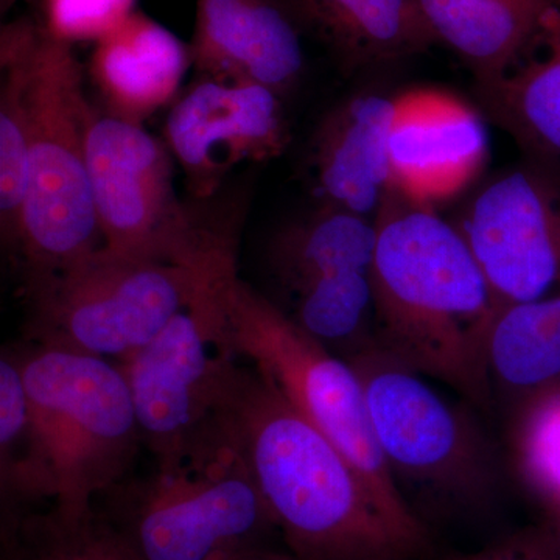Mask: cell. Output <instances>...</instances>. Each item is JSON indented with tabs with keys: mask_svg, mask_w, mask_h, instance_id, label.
Returning a JSON list of instances; mask_svg holds the SVG:
<instances>
[{
	"mask_svg": "<svg viewBox=\"0 0 560 560\" xmlns=\"http://www.w3.org/2000/svg\"><path fill=\"white\" fill-rule=\"evenodd\" d=\"M467 560H559L555 552L539 547H511Z\"/></svg>",
	"mask_w": 560,
	"mask_h": 560,
	"instance_id": "obj_28",
	"label": "cell"
},
{
	"mask_svg": "<svg viewBox=\"0 0 560 560\" xmlns=\"http://www.w3.org/2000/svg\"><path fill=\"white\" fill-rule=\"evenodd\" d=\"M13 560H139L110 518L61 514L51 510L21 522Z\"/></svg>",
	"mask_w": 560,
	"mask_h": 560,
	"instance_id": "obj_24",
	"label": "cell"
},
{
	"mask_svg": "<svg viewBox=\"0 0 560 560\" xmlns=\"http://www.w3.org/2000/svg\"><path fill=\"white\" fill-rule=\"evenodd\" d=\"M230 560H300L296 558H287V556L275 555V552H268L260 550V548H256V550H250L243 552V555L237 556V558Z\"/></svg>",
	"mask_w": 560,
	"mask_h": 560,
	"instance_id": "obj_29",
	"label": "cell"
},
{
	"mask_svg": "<svg viewBox=\"0 0 560 560\" xmlns=\"http://www.w3.org/2000/svg\"><path fill=\"white\" fill-rule=\"evenodd\" d=\"M377 342L394 359L485 407L495 298L458 226L390 189L374 217Z\"/></svg>",
	"mask_w": 560,
	"mask_h": 560,
	"instance_id": "obj_2",
	"label": "cell"
},
{
	"mask_svg": "<svg viewBox=\"0 0 560 560\" xmlns=\"http://www.w3.org/2000/svg\"><path fill=\"white\" fill-rule=\"evenodd\" d=\"M481 108L528 158L560 164V5L533 49L497 79L477 83Z\"/></svg>",
	"mask_w": 560,
	"mask_h": 560,
	"instance_id": "obj_19",
	"label": "cell"
},
{
	"mask_svg": "<svg viewBox=\"0 0 560 560\" xmlns=\"http://www.w3.org/2000/svg\"><path fill=\"white\" fill-rule=\"evenodd\" d=\"M234 267H194L101 248L28 287L32 340L120 363Z\"/></svg>",
	"mask_w": 560,
	"mask_h": 560,
	"instance_id": "obj_6",
	"label": "cell"
},
{
	"mask_svg": "<svg viewBox=\"0 0 560 560\" xmlns=\"http://www.w3.org/2000/svg\"><path fill=\"white\" fill-rule=\"evenodd\" d=\"M455 224L499 307L560 293V164L528 158L486 184Z\"/></svg>",
	"mask_w": 560,
	"mask_h": 560,
	"instance_id": "obj_11",
	"label": "cell"
},
{
	"mask_svg": "<svg viewBox=\"0 0 560 560\" xmlns=\"http://www.w3.org/2000/svg\"><path fill=\"white\" fill-rule=\"evenodd\" d=\"M377 228L375 220L349 210L320 205L272 237L268 265L279 285L293 296L326 276L371 272Z\"/></svg>",
	"mask_w": 560,
	"mask_h": 560,
	"instance_id": "obj_20",
	"label": "cell"
},
{
	"mask_svg": "<svg viewBox=\"0 0 560 560\" xmlns=\"http://www.w3.org/2000/svg\"><path fill=\"white\" fill-rule=\"evenodd\" d=\"M301 33L283 0H198L191 65L202 77L264 84L283 97L304 75Z\"/></svg>",
	"mask_w": 560,
	"mask_h": 560,
	"instance_id": "obj_14",
	"label": "cell"
},
{
	"mask_svg": "<svg viewBox=\"0 0 560 560\" xmlns=\"http://www.w3.org/2000/svg\"><path fill=\"white\" fill-rule=\"evenodd\" d=\"M512 445L522 480L560 517V385L518 404Z\"/></svg>",
	"mask_w": 560,
	"mask_h": 560,
	"instance_id": "obj_25",
	"label": "cell"
},
{
	"mask_svg": "<svg viewBox=\"0 0 560 560\" xmlns=\"http://www.w3.org/2000/svg\"><path fill=\"white\" fill-rule=\"evenodd\" d=\"M86 156L103 248L194 267L237 261L234 232L200 223L180 205L171 150L143 125L95 114Z\"/></svg>",
	"mask_w": 560,
	"mask_h": 560,
	"instance_id": "obj_7",
	"label": "cell"
},
{
	"mask_svg": "<svg viewBox=\"0 0 560 560\" xmlns=\"http://www.w3.org/2000/svg\"><path fill=\"white\" fill-rule=\"evenodd\" d=\"M348 361L363 383L375 440L399 489L455 506L488 495L492 453L466 412L378 345Z\"/></svg>",
	"mask_w": 560,
	"mask_h": 560,
	"instance_id": "obj_8",
	"label": "cell"
},
{
	"mask_svg": "<svg viewBox=\"0 0 560 560\" xmlns=\"http://www.w3.org/2000/svg\"><path fill=\"white\" fill-rule=\"evenodd\" d=\"M43 35L38 22L16 20L0 32V228L11 250L20 238L31 158V61Z\"/></svg>",
	"mask_w": 560,
	"mask_h": 560,
	"instance_id": "obj_21",
	"label": "cell"
},
{
	"mask_svg": "<svg viewBox=\"0 0 560 560\" xmlns=\"http://www.w3.org/2000/svg\"><path fill=\"white\" fill-rule=\"evenodd\" d=\"M16 2L18 0H0V10H2V13H7Z\"/></svg>",
	"mask_w": 560,
	"mask_h": 560,
	"instance_id": "obj_30",
	"label": "cell"
},
{
	"mask_svg": "<svg viewBox=\"0 0 560 560\" xmlns=\"http://www.w3.org/2000/svg\"><path fill=\"white\" fill-rule=\"evenodd\" d=\"M388 154L390 187L434 208L477 178L488 158V132L469 103L419 88L393 97Z\"/></svg>",
	"mask_w": 560,
	"mask_h": 560,
	"instance_id": "obj_13",
	"label": "cell"
},
{
	"mask_svg": "<svg viewBox=\"0 0 560 560\" xmlns=\"http://www.w3.org/2000/svg\"><path fill=\"white\" fill-rule=\"evenodd\" d=\"M138 0H39L40 22L61 43H97L120 27Z\"/></svg>",
	"mask_w": 560,
	"mask_h": 560,
	"instance_id": "obj_27",
	"label": "cell"
},
{
	"mask_svg": "<svg viewBox=\"0 0 560 560\" xmlns=\"http://www.w3.org/2000/svg\"><path fill=\"white\" fill-rule=\"evenodd\" d=\"M190 65V47L136 10L120 27L95 43L88 73L105 114L143 125L178 95Z\"/></svg>",
	"mask_w": 560,
	"mask_h": 560,
	"instance_id": "obj_16",
	"label": "cell"
},
{
	"mask_svg": "<svg viewBox=\"0 0 560 560\" xmlns=\"http://www.w3.org/2000/svg\"><path fill=\"white\" fill-rule=\"evenodd\" d=\"M291 319L348 360L378 345L371 272L348 271L308 283L291 296Z\"/></svg>",
	"mask_w": 560,
	"mask_h": 560,
	"instance_id": "obj_23",
	"label": "cell"
},
{
	"mask_svg": "<svg viewBox=\"0 0 560 560\" xmlns=\"http://www.w3.org/2000/svg\"><path fill=\"white\" fill-rule=\"evenodd\" d=\"M556 545H558V552L560 556V517H559V526H558V539H556Z\"/></svg>",
	"mask_w": 560,
	"mask_h": 560,
	"instance_id": "obj_31",
	"label": "cell"
},
{
	"mask_svg": "<svg viewBox=\"0 0 560 560\" xmlns=\"http://www.w3.org/2000/svg\"><path fill=\"white\" fill-rule=\"evenodd\" d=\"M164 136L200 200L212 198L238 165L280 156L290 139L278 92L202 75L173 105Z\"/></svg>",
	"mask_w": 560,
	"mask_h": 560,
	"instance_id": "obj_12",
	"label": "cell"
},
{
	"mask_svg": "<svg viewBox=\"0 0 560 560\" xmlns=\"http://www.w3.org/2000/svg\"><path fill=\"white\" fill-rule=\"evenodd\" d=\"M393 97L353 95L320 120L311 143L313 180L323 205L374 219L389 194Z\"/></svg>",
	"mask_w": 560,
	"mask_h": 560,
	"instance_id": "obj_15",
	"label": "cell"
},
{
	"mask_svg": "<svg viewBox=\"0 0 560 560\" xmlns=\"http://www.w3.org/2000/svg\"><path fill=\"white\" fill-rule=\"evenodd\" d=\"M197 304L210 337L223 352L249 361L270 378L334 442L394 521L427 533L383 458L363 383L348 360L320 345L289 313L238 278L237 267L213 280Z\"/></svg>",
	"mask_w": 560,
	"mask_h": 560,
	"instance_id": "obj_3",
	"label": "cell"
},
{
	"mask_svg": "<svg viewBox=\"0 0 560 560\" xmlns=\"http://www.w3.org/2000/svg\"><path fill=\"white\" fill-rule=\"evenodd\" d=\"M0 478L2 490L18 499H47L28 416L27 390L20 361L0 360Z\"/></svg>",
	"mask_w": 560,
	"mask_h": 560,
	"instance_id": "obj_26",
	"label": "cell"
},
{
	"mask_svg": "<svg viewBox=\"0 0 560 560\" xmlns=\"http://www.w3.org/2000/svg\"><path fill=\"white\" fill-rule=\"evenodd\" d=\"M272 523L300 560H408L429 534L383 510L334 442L254 366L232 360L220 408Z\"/></svg>",
	"mask_w": 560,
	"mask_h": 560,
	"instance_id": "obj_1",
	"label": "cell"
},
{
	"mask_svg": "<svg viewBox=\"0 0 560 560\" xmlns=\"http://www.w3.org/2000/svg\"><path fill=\"white\" fill-rule=\"evenodd\" d=\"M436 44L469 66L477 83L497 79L540 38L560 0H416Z\"/></svg>",
	"mask_w": 560,
	"mask_h": 560,
	"instance_id": "obj_18",
	"label": "cell"
},
{
	"mask_svg": "<svg viewBox=\"0 0 560 560\" xmlns=\"http://www.w3.org/2000/svg\"><path fill=\"white\" fill-rule=\"evenodd\" d=\"M232 360L210 337L195 302L149 345L120 361L142 442L158 470L208 463L226 451L220 408Z\"/></svg>",
	"mask_w": 560,
	"mask_h": 560,
	"instance_id": "obj_10",
	"label": "cell"
},
{
	"mask_svg": "<svg viewBox=\"0 0 560 560\" xmlns=\"http://www.w3.org/2000/svg\"><path fill=\"white\" fill-rule=\"evenodd\" d=\"M139 560H230L276 528L237 453L160 471L110 521Z\"/></svg>",
	"mask_w": 560,
	"mask_h": 560,
	"instance_id": "obj_9",
	"label": "cell"
},
{
	"mask_svg": "<svg viewBox=\"0 0 560 560\" xmlns=\"http://www.w3.org/2000/svg\"><path fill=\"white\" fill-rule=\"evenodd\" d=\"M490 383L521 401L560 385V293L501 305L488 342Z\"/></svg>",
	"mask_w": 560,
	"mask_h": 560,
	"instance_id": "obj_22",
	"label": "cell"
},
{
	"mask_svg": "<svg viewBox=\"0 0 560 560\" xmlns=\"http://www.w3.org/2000/svg\"><path fill=\"white\" fill-rule=\"evenodd\" d=\"M18 361L47 497L61 514H88L143 444L124 371L116 361L46 346Z\"/></svg>",
	"mask_w": 560,
	"mask_h": 560,
	"instance_id": "obj_4",
	"label": "cell"
},
{
	"mask_svg": "<svg viewBox=\"0 0 560 560\" xmlns=\"http://www.w3.org/2000/svg\"><path fill=\"white\" fill-rule=\"evenodd\" d=\"M301 32L318 39L342 69L418 55L436 44L416 0H283Z\"/></svg>",
	"mask_w": 560,
	"mask_h": 560,
	"instance_id": "obj_17",
	"label": "cell"
},
{
	"mask_svg": "<svg viewBox=\"0 0 560 560\" xmlns=\"http://www.w3.org/2000/svg\"><path fill=\"white\" fill-rule=\"evenodd\" d=\"M28 108L27 197L13 253L33 287L103 248L86 156L88 131L97 110L72 46L44 28L32 55Z\"/></svg>",
	"mask_w": 560,
	"mask_h": 560,
	"instance_id": "obj_5",
	"label": "cell"
}]
</instances>
